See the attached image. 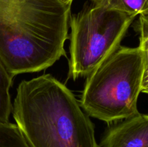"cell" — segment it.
Segmentation results:
<instances>
[{"label":"cell","instance_id":"obj_9","mask_svg":"<svg viewBox=\"0 0 148 147\" xmlns=\"http://www.w3.org/2000/svg\"><path fill=\"white\" fill-rule=\"evenodd\" d=\"M62 2H64V4H69V5H72V3L73 1V0H61Z\"/></svg>","mask_w":148,"mask_h":147},{"label":"cell","instance_id":"obj_4","mask_svg":"<svg viewBox=\"0 0 148 147\" xmlns=\"http://www.w3.org/2000/svg\"><path fill=\"white\" fill-rule=\"evenodd\" d=\"M134 18L106 0H90L71 16L68 78L88 76L121 46Z\"/></svg>","mask_w":148,"mask_h":147},{"label":"cell","instance_id":"obj_1","mask_svg":"<svg viewBox=\"0 0 148 147\" xmlns=\"http://www.w3.org/2000/svg\"><path fill=\"white\" fill-rule=\"evenodd\" d=\"M71 5L61 0H0V59L13 76L66 56Z\"/></svg>","mask_w":148,"mask_h":147},{"label":"cell","instance_id":"obj_6","mask_svg":"<svg viewBox=\"0 0 148 147\" xmlns=\"http://www.w3.org/2000/svg\"><path fill=\"white\" fill-rule=\"evenodd\" d=\"M14 77L0 59V122H10V115L12 110L10 92Z\"/></svg>","mask_w":148,"mask_h":147},{"label":"cell","instance_id":"obj_8","mask_svg":"<svg viewBox=\"0 0 148 147\" xmlns=\"http://www.w3.org/2000/svg\"><path fill=\"white\" fill-rule=\"evenodd\" d=\"M116 10L130 14L148 15V0H106Z\"/></svg>","mask_w":148,"mask_h":147},{"label":"cell","instance_id":"obj_5","mask_svg":"<svg viewBox=\"0 0 148 147\" xmlns=\"http://www.w3.org/2000/svg\"><path fill=\"white\" fill-rule=\"evenodd\" d=\"M98 147H148V116L140 112L110 125Z\"/></svg>","mask_w":148,"mask_h":147},{"label":"cell","instance_id":"obj_3","mask_svg":"<svg viewBox=\"0 0 148 147\" xmlns=\"http://www.w3.org/2000/svg\"><path fill=\"white\" fill-rule=\"evenodd\" d=\"M137 27L138 47L120 46L87 76L79 103L88 116L110 124L139 112L140 94L148 91V16Z\"/></svg>","mask_w":148,"mask_h":147},{"label":"cell","instance_id":"obj_2","mask_svg":"<svg viewBox=\"0 0 148 147\" xmlns=\"http://www.w3.org/2000/svg\"><path fill=\"white\" fill-rule=\"evenodd\" d=\"M12 113L31 147H98L89 116L72 91L51 74L22 81Z\"/></svg>","mask_w":148,"mask_h":147},{"label":"cell","instance_id":"obj_7","mask_svg":"<svg viewBox=\"0 0 148 147\" xmlns=\"http://www.w3.org/2000/svg\"><path fill=\"white\" fill-rule=\"evenodd\" d=\"M0 147L31 146L16 124L0 122Z\"/></svg>","mask_w":148,"mask_h":147}]
</instances>
